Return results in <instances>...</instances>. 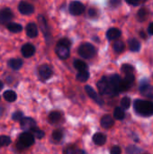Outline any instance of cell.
Returning <instances> with one entry per match:
<instances>
[{
	"label": "cell",
	"mask_w": 153,
	"mask_h": 154,
	"mask_svg": "<svg viewBox=\"0 0 153 154\" xmlns=\"http://www.w3.org/2000/svg\"><path fill=\"white\" fill-rule=\"evenodd\" d=\"M96 10L95 9H93V8H91V9H89V11H88V14L91 16V17H94V16H96Z\"/></svg>",
	"instance_id": "cell-41"
},
{
	"label": "cell",
	"mask_w": 153,
	"mask_h": 154,
	"mask_svg": "<svg viewBox=\"0 0 153 154\" xmlns=\"http://www.w3.org/2000/svg\"><path fill=\"white\" fill-rule=\"evenodd\" d=\"M109 4H110V5L113 6V7H117L118 5H121V1H120V0H110Z\"/></svg>",
	"instance_id": "cell-39"
},
{
	"label": "cell",
	"mask_w": 153,
	"mask_h": 154,
	"mask_svg": "<svg viewBox=\"0 0 153 154\" xmlns=\"http://www.w3.org/2000/svg\"><path fill=\"white\" fill-rule=\"evenodd\" d=\"M133 70H134V68L130 65V64H124L122 66V71L126 75V74H132L133 73Z\"/></svg>",
	"instance_id": "cell-30"
},
{
	"label": "cell",
	"mask_w": 153,
	"mask_h": 154,
	"mask_svg": "<svg viewBox=\"0 0 153 154\" xmlns=\"http://www.w3.org/2000/svg\"><path fill=\"white\" fill-rule=\"evenodd\" d=\"M97 88L102 95H108V96H115L117 95V91L114 88L112 84L109 81L108 78L104 77L101 80L97 83Z\"/></svg>",
	"instance_id": "cell-2"
},
{
	"label": "cell",
	"mask_w": 153,
	"mask_h": 154,
	"mask_svg": "<svg viewBox=\"0 0 153 154\" xmlns=\"http://www.w3.org/2000/svg\"><path fill=\"white\" fill-rule=\"evenodd\" d=\"M111 154H121L122 151H121V148L119 146H114L112 149H111Z\"/></svg>",
	"instance_id": "cell-38"
},
{
	"label": "cell",
	"mask_w": 153,
	"mask_h": 154,
	"mask_svg": "<svg viewBox=\"0 0 153 154\" xmlns=\"http://www.w3.org/2000/svg\"><path fill=\"white\" fill-rule=\"evenodd\" d=\"M58 44L62 45V46H66V47L69 48V47L71 46V42H70L69 39H67V38H63V39H60V40L59 41Z\"/></svg>",
	"instance_id": "cell-36"
},
{
	"label": "cell",
	"mask_w": 153,
	"mask_h": 154,
	"mask_svg": "<svg viewBox=\"0 0 153 154\" xmlns=\"http://www.w3.org/2000/svg\"><path fill=\"white\" fill-rule=\"evenodd\" d=\"M124 79L126 82H128L130 85H133V83L134 82V79H135V78H134V75H133V73H132V74H126Z\"/></svg>",
	"instance_id": "cell-37"
},
{
	"label": "cell",
	"mask_w": 153,
	"mask_h": 154,
	"mask_svg": "<svg viewBox=\"0 0 153 154\" xmlns=\"http://www.w3.org/2000/svg\"><path fill=\"white\" fill-rule=\"evenodd\" d=\"M140 91L146 97L153 99V87L150 84L142 82L140 86Z\"/></svg>",
	"instance_id": "cell-10"
},
{
	"label": "cell",
	"mask_w": 153,
	"mask_h": 154,
	"mask_svg": "<svg viewBox=\"0 0 153 154\" xmlns=\"http://www.w3.org/2000/svg\"><path fill=\"white\" fill-rule=\"evenodd\" d=\"M26 33L29 37L34 38L38 35V27L35 23H30L26 26Z\"/></svg>",
	"instance_id": "cell-15"
},
{
	"label": "cell",
	"mask_w": 153,
	"mask_h": 154,
	"mask_svg": "<svg viewBox=\"0 0 153 154\" xmlns=\"http://www.w3.org/2000/svg\"><path fill=\"white\" fill-rule=\"evenodd\" d=\"M38 22H39V25H40V28L41 29L42 32L47 35L48 34V25H47V22H46V19L44 18L43 15L40 14L38 16Z\"/></svg>",
	"instance_id": "cell-19"
},
{
	"label": "cell",
	"mask_w": 153,
	"mask_h": 154,
	"mask_svg": "<svg viewBox=\"0 0 153 154\" xmlns=\"http://www.w3.org/2000/svg\"><path fill=\"white\" fill-rule=\"evenodd\" d=\"M35 53V47L31 43H25L22 47V54L25 58H30Z\"/></svg>",
	"instance_id": "cell-13"
},
{
	"label": "cell",
	"mask_w": 153,
	"mask_h": 154,
	"mask_svg": "<svg viewBox=\"0 0 153 154\" xmlns=\"http://www.w3.org/2000/svg\"><path fill=\"white\" fill-rule=\"evenodd\" d=\"M85 90H86L87 94L88 95V97H91L93 100H95L96 103H98L99 105H103V104H104L103 99L96 94V92L90 86H88V85L86 86V87H85Z\"/></svg>",
	"instance_id": "cell-12"
},
{
	"label": "cell",
	"mask_w": 153,
	"mask_h": 154,
	"mask_svg": "<svg viewBox=\"0 0 153 154\" xmlns=\"http://www.w3.org/2000/svg\"><path fill=\"white\" fill-rule=\"evenodd\" d=\"M122 34V32L117 28H111L106 32V37L109 41H114L118 39Z\"/></svg>",
	"instance_id": "cell-16"
},
{
	"label": "cell",
	"mask_w": 153,
	"mask_h": 154,
	"mask_svg": "<svg viewBox=\"0 0 153 154\" xmlns=\"http://www.w3.org/2000/svg\"><path fill=\"white\" fill-rule=\"evenodd\" d=\"M69 12L71 14L79 15L85 12V6L79 1H73L69 5Z\"/></svg>",
	"instance_id": "cell-6"
},
{
	"label": "cell",
	"mask_w": 153,
	"mask_h": 154,
	"mask_svg": "<svg viewBox=\"0 0 153 154\" xmlns=\"http://www.w3.org/2000/svg\"><path fill=\"white\" fill-rule=\"evenodd\" d=\"M140 1L141 0H126V2L129 5H137L140 3Z\"/></svg>",
	"instance_id": "cell-40"
},
{
	"label": "cell",
	"mask_w": 153,
	"mask_h": 154,
	"mask_svg": "<svg viewBox=\"0 0 153 154\" xmlns=\"http://www.w3.org/2000/svg\"><path fill=\"white\" fill-rule=\"evenodd\" d=\"M55 51H56V54L59 56V58H60L61 60H66L69 56V48L66 46L57 44Z\"/></svg>",
	"instance_id": "cell-9"
},
{
	"label": "cell",
	"mask_w": 153,
	"mask_h": 154,
	"mask_svg": "<svg viewBox=\"0 0 153 154\" xmlns=\"http://www.w3.org/2000/svg\"><path fill=\"white\" fill-rule=\"evenodd\" d=\"M21 128L25 132H31L34 128H36V122L31 117H23L20 121Z\"/></svg>",
	"instance_id": "cell-5"
},
{
	"label": "cell",
	"mask_w": 153,
	"mask_h": 154,
	"mask_svg": "<svg viewBox=\"0 0 153 154\" xmlns=\"http://www.w3.org/2000/svg\"><path fill=\"white\" fill-rule=\"evenodd\" d=\"M31 133L33 134V136L34 137H36L37 139H41V138H43L44 137V135H45V134H44V132L43 131H41V130H40V129H38L37 127L36 128H34L33 130H32L31 131Z\"/></svg>",
	"instance_id": "cell-31"
},
{
	"label": "cell",
	"mask_w": 153,
	"mask_h": 154,
	"mask_svg": "<svg viewBox=\"0 0 153 154\" xmlns=\"http://www.w3.org/2000/svg\"><path fill=\"white\" fill-rule=\"evenodd\" d=\"M146 16H147V10L145 8H141L138 12V19L142 22L146 19Z\"/></svg>",
	"instance_id": "cell-34"
},
{
	"label": "cell",
	"mask_w": 153,
	"mask_h": 154,
	"mask_svg": "<svg viewBox=\"0 0 153 154\" xmlns=\"http://www.w3.org/2000/svg\"><path fill=\"white\" fill-rule=\"evenodd\" d=\"M100 124H101V126L102 127H104L106 129H108V128H111L114 125L115 121H114V119L109 115H106V116H104L101 118Z\"/></svg>",
	"instance_id": "cell-14"
},
{
	"label": "cell",
	"mask_w": 153,
	"mask_h": 154,
	"mask_svg": "<svg viewBox=\"0 0 153 154\" xmlns=\"http://www.w3.org/2000/svg\"><path fill=\"white\" fill-rule=\"evenodd\" d=\"M8 65L14 70H18L23 66V60L21 59H12L8 61Z\"/></svg>",
	"instance_id": "cell-20"
},
{
	"label": "cell",
	"mask_w": 153,
	"mask_h": 154,
	"mask_svg": "<svg viewBox=\"0 0 153 154\" xmlns=\"http://www.w3.org/2000/svg\"><path fill=\"white\" fill-rule=\"evenodd\" d=\"M89 78V72L87 70H83V71H79L77 75V79L78 81H81V82H85Z\"/></svg>",
	"instance_id": "cell-26"
},
{
	"label": "cell",
	"mask_w": 153,
	"mask_h": 154,
	"mask_svg": "<svg viewBox=\"0 0 153 154\" xmlns=\"http://www.w3.org/2000/svg\"><path fill=\"white\" fill-rule=\"evenodd\" d=\"M34 143V136L31 132H24L19 136L17 142V149L23 150L27 147H30Z\"/></svg>",
	"instance_id": "cell-3"
},
{
	"label": "cell",
	"mask_w": 153,
	"mask_h": 154,
	"mask_svg": "<svg viewBox=\"0 0 153 154\" xmlns=\"http://www.w3.org/2000/svg\"><path fill=\"white\" fill-rule=\"evenodd\" d=\"M23 118V114L21 111H16L12 116V119L14 121H21Z\"/></svg>",
	"instance_id": "cell-35"
},
{
	"label": "cell",
	"mask_w": 153,
	"mask_h": 154,
	"mask_svg": "<svg viewBox=\"0 0 153 154\" xmlns=\"http://www.w3.org/2000/svg\"><path fill=\"white\" fill-rule=\"evenodd\" d=\"M80 152L81 151H79L77 146H69L65 150L64 154H80Z\"/></svg>",
	"instance_id": "cell-32"
},
{
	"label": "cell",
	"mask_w": 153,
	"mask_h": 154,
	"mask_svg": "<svg viewBox=\"0 0 153 154\" xmlns=\"http://www.w3.org/2000/svg\"><path fill=\"white\" fill-rule=\"evenodd\" d=\"M140 34H141V36H142V37L143 39H145V38L147 37V36H146V34H145V33H144L143 32H140Z\"/></svg>",
	"instance_id": "cell-43"
},
{
	"label": "cell",
	"mask_w": 153,
	"mask_h": 154,
	"mask_svg": "<svg viewBox=\"0 0 153 154\" xmlns=\"http://www.w3.org/2000/svg\"><path fill=\"white\" fill-rule=\"evenodd\" d=\"M14 18L13 12L9 8H4L0 11V23L6 24L12 21Z\"/></svg>",
	"instance_id": "cell-7"
},
{
	"label": "cell",
	"mask_w": 153,
	"mask_h": 154,
	"mask_svg": "<svg viewBox=\"0 0 153 154\" xmlns=\"http://www.w3.org/2000/svg\"><path fill=\"white\" fill-rule=\"evenodd\" d=\"M124 108L123 107H116L115 109V112H114V117L115 119L116 120H123L124 118Z\"/></svg>",
	"instance_id": "cell-24"
},
{
	"label": "cell",
	"mask_w": 153,
	"mask_h": 154,
	"mask_svg": "<svg viewBox=\"0 0 153 154\" xmlns=\"http://www.w3.org/2000/svg\"><path fill=\"white\" fill-rule=\"evenodd\" d=\"M3 97L7 102H14L16 100V98H17V96H16L15 92L13 91V90H6L4 93Z\"/></svg>",
	"instance_id": "cell-22"
},
{
	"label": "cell",
	"mask_w": 153,
	"mask_h": 154,
	"mask_svg": "<svg viewBox=\"0 0 153 154\" xmlns=\"http://www.w3.org/2000/svg\"><path fill=\"white\" fill-rule=\"evenodd\" d=\"M93 142L95 143V144L96 145H104L106 142V136L104 134L101 133H97L93 136Z\"/></svg>",
	"instance_id": "cell-17"
},
{
	"label": "cell",
	"mask_w": 153,
	"mask_h": 154,
	"mask_svg": "<svg viewBox=\"0 0 153 154\" xmlns=\"http://www.w3.org/2000/svg\"><path fill=\"white\" fill-rule=\"evenodd\" d=\"M18 10L21 14L28 15V14H32L34 12V7L32 5H31L27 2L22 1L18 5Z\"/></svg>",
	"instance_id": "cell-8"
},
{
	"label": "cell",
	"mask_w": 153,
	"mask_h": 154,
	"mask_svg": "<svg viewBox=\"0 0 153 154\" xmlns=\"http://www.w3.org/2000/svg\"><path fill=\"white\" fill-rule=\"evenodd\" d=\"M78 54L85 59H91L96 54V49L91 43H83L78 48Z\"/></svg>",
	"instance_id": "cell-4"
},
{
	"label": "cell",
	"mask_w": 153,
	"mask_h": 154,
	"mask_svg": "<svg viewBox=\"0 0 153 154\" xmlns=\"http://www.w3.org/2000/svg\"><path fill=\"white\" fill-rule=\"evenodd\" d=\"M130 106H131V99L128 97H125L121 100V106L124 109H128Z\"/></svg>",
	"instance_id": "cell-33"
},
{
	"label": "cell",
	"mask_w": 153,
	"mask_h": 154,
	"mask_svg": "<svg viewBox=\"0 0 153 154\" xmlns=\"http://www.w3.org/2000/svg\"><path fill=\"white\" fill-rule=\"evenodd\" d=\"M39 75L42 80H46L52 75V70L48 65H41L39 68Z\"/></svg>",
	"instance_id": "cell-11"
},
{
	"label": "cell",
	"mask_w": 153,
	"mask_h": 154,
	"mask_svg": "<svg viewBox=\"0 0 153 154\" xmlns=\"http://www.w3.org/2000/svg\"><path fill=\"white\" fill-rule=\"evenodd\" d=\"M149 32L151 34H153V23H151L150 25H149Z\"/></svg>",
	"instance_id": "cell-42"
},
{
	"label": "cell",
	"mask_w": 153,
	"mask_h": 154,
	"mask_svg": "<svg viewBox=\"0 0 153 154\" xmlns=\"http://www.w3.org/2000/svg\"><path fill=\"white\" fill-rule=\"evenodd\" d=\"M113 48H114V50H115L116 52H122V51H124V48H125V45H124V43L123 42H121V41H116V42L114 43Z\"/></svg>",
	"instance_id": "cell-27"
},
{
	"label": "cell",
	"mask_w": 153,
	"mask_h": 154,
	"mask_svg": "<svg viewBox=\"0 0 153 154\" xmlns=\"http://www.w3.org/2000/svg\"><path fill=\"white\" fill-rule=\"evenodd\" d=\"M61 119V114L58 111H53L49 115V121L51 124H57Z\"/></svg>",
	"instance_id": "cell-21"
},
{
	"label": "cell",
	"mask_w": 153,
	"mask_h": 154,
	"mask_svg": "<svg viewBox=\"0 0 153 154\" xmlns=\"http://www.w3.org/2000/svg\"><path fill=\"white\" fill-rule=\"evenodd\" d=\"M134 110L142 116H151L153 115V102L137 99L134 101Z\"/></svg>",
	"instance_id": "cell-1"
},
{
	"label": "cell",
	"mask_w": 153,
	"mask_h": 154,
	"mask_svg": "<svg viewBox=\"0 0 153 154\" xmlns=\"http://www.w3.org/2000/svg\"><path fill=\"white\" fill-rule=\"evenodd\" d=\"M128 43H129V48L133 52H136V51H139L140 49H141V43L140 42L137 40V39H130L128 41Z\"/></svg>",
	"instance_id": "cell-18"
},
{
	"label": "cell",
	"mask_w": 153,
	"mask_h": 154,
	"mask_svg": "<svg viewBox=\"0 0 153 154\" xmlns=\"http://www.w3.org/2000/svg\"><path fill=\"white\" fill-rule=\"evenodd\" d=\"M10 143H11L10 137H8L6 135H1L0 136V148L5 147V146H8Z\"/></svg>",
	"instance_id": "cell-29"
},
{
	"label": "cell",
	"mask_w": 153,
	"mask_h": 154,
	"mask_svg": "<svg viewBox=\"0 0 153 154\" xmlns=\"http://www.w3.org/2000/svg\"><path fill=\"white\" fill-rule=\"evenodd\" d=\"M62 137H63V133H62L61 130H59L58 129V130H55L52 133V139H53V141H55L57 143L60 142L61 139H62Z\"/></svg>",
	"instance_id": "cell-28"
},
{
	"label": "cell",
	"mask_w": 153,
	"mask_h": 154,
	"mask_svg": "<svg viewBox=\"0 0 153 154\" xmlns=\"http://www.w3.org/2000/svg\"><path fill=\"white\" fill-rule=\"evenodd\" d=\"M3 87H4V85H3V83H2V82L0 81V90H1L2 88H3Z\"/></svg>",
	"instance_id": "cell-44"
},
{
	"label": "cell",
	"mask_w": 153,
	"mask_h": 154,
	"mask_svg": "<svg viewBox=\"0 0 153 154\" xmlns=\"http://www.w3.org/2000/svg\"><path fill=\"white\" fill-rule=\"evenodd\" d=\"M7 29L9 30V32H14V33H17L20 32L23 30V27L21 24L19 23H10L7 24Z\"/></svg>",
	"instance_id": "cell-23"
},
{
	"label": "cell",
	"mask_w": 153,
	"mask_h": 154,
	"mask_svg": "<svg viewBox=\"0 0 153 154\" xmlns=\"http://www.w3.org/2000/svg\"><path fill=\"white\" fill-rule=\"evenodd\" d=\"M73 65H74L75 69H77L78 71L87 70V66L86 62H84V61H82L80 60H76L74 61V64Z\"/></svg>",
	"instance_id": "cell-25"
}]
</instances>
